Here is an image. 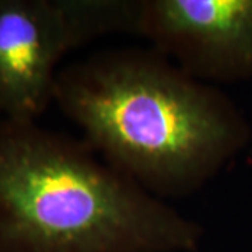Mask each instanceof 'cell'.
Returning a JSON list of instances; mask_svg holds the SVG:
<instances>
[{"instance_id": "obj_1", "label": "cell", "mask_w": 252, "mask_h": 252, "mask_svg": "<svg viewBox=\"0 0 252 252\" xmlns=\"http://www.w3.org/2000/svg\"><path fill=\"white\" fill-rule=\"evenodd\" d=\"M54 101L105 161L162 200L196 192L251 139L223 91L154 48L105 51L63 67Z\"/></svg>"}, {"instance_id": "obj_2", "label": "cell", "mask_w": 252, "mask_h": 252, "mask_svg": "<svg viewBox=\"0 0 252 252\" xmlns=\"http://www.w3.org/2000/svg\"><path fill=\"white\" fill-rule=\"evenodd\" d=\"M203 234L84 140L0 119V252H195Z\"/></svg>"}, {"instance_id": "obj_3", "label": "cell", "mask_w": 252, "mask_h": 252, "mask_svg": "<svg viewBox=\"0 0 252 252\" xmlns=\"http://www.w3.org/2000/svg\"><path fill=\"white\" fill-rule=\"evenodd\" d=\"M136 34L200 81L252 77V0H140Z\"/></svg>"}, {"instance_id": "obj_4", "label": "cell", "mask_w": 252, "mask_h": 252, "mask_svg": "<svg viewBox=\"0 0 252 252\" xmlns=\"http://www.w3.org/2000/svg\"><path fill=\"white\" fill-rule=\"evenodd\" d=\"M72 0H0V112L35 121L54 101L58 64L86 45Z\"/></svg>"}, {"instance_id": "obj_5", "label": "cell", "mask_w": 252, "mask_h": 252, "mask_svg": "<svg viewBox=\"0 0 252 252\" xmlns=\"http://www.w3.org/2000/svg\"><path fill=\"white\" fill-rule=\"evenodd\" d=\"M0 114H1V112H0Z\"/></svg>"}]
</instances>
